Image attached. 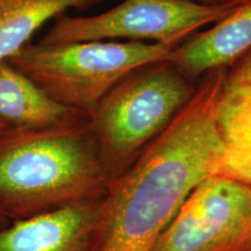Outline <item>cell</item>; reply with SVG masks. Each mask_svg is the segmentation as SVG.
<instances>
[{
  "label": "cell",
  "mask_w": 251,
  "mask_h": 251,
  "mask_svg": "<svg viewBox=\"0 0 251 251\" xmlns=\"http://www.w3.org/2000/svg\"><path fill=\"white\" fill-rule=\"evenodd\" d=\"M227 68L199 78L193 98L100 200L90 251H151L192 191L221 172L216 102Z\"/></svg>",
  "instance_id": "1"
},
{
  "label": "cell",
  "mask_w": 251,
  "mask_h": 251,
  "mask_svg": "<svg viewBox=\"0 0 251 251\" xmlns=\"http://www.w3.org/2000/svg\"><path fill=\"white\" fill-rule=\"evenodd\" d=\"M90 127L0 130V214L8 222L100 201L111 184Z\"/></svg>",
  "instance_id": "2"
},
{
  "label": "cell",
  "mask_w": 251,
  "mask_h": 251,
  "mask_svg": "<svg viewBox=\"0 0 251 251\" xmlns=\"http://www.w3.org/2000/svg\"><path fill=\"white\" fill-rule=\"evenodd\" d=\"M198 81L174 62H157L134 71L103 97L90 117V127L112 180L183 111Z\"/></svg>",
  "instance_id": "3"
},
{
  "label": "cell",
  "mask_w": 251,
  "mask_h": 251,
  "mask_svg": "<svg viewBox=\"0 0 251 251\" xmlns=\"http://www.w3.org/2000/svg\"><path fill=\"white\" fill-rule=\"evenodd\" d=\"M181 42L89 41L46 46L28 43L8 61L50 98L90 117L103 97L134 71L174 61Z\"/></svg>",
  "instance_id": "4"
},
{
  "label": "cell",
  "mask_w": 251,
  "mask_h": 251,
  "mask_svg": "<svg viewBox=\"0 0 251 251\" xmlns=\"http://www.w3.org/2000/svg\"><path fill=\"white\" fill-rule=\"evenodd\" d=\"M243 2L202 5L186 0H125L93 17L61 15L39 43L56 46L107 39L184 42L199 28L227 18Z\"/></svg>",
  "instance_id": "5"
},
{
  "label": "cell",
  "mask_w": 251,
  "mask_h": 251,
  "mask_svg": "<svg viewBox=\"0 0 251 251\" xmlns=\"http://www.w3.org/2000/svg\"><path fill=\"white\" fill-rule=\"evenodd\" d=\"M151 251H251V185L225 174L206 178Z\"/></svg>",
  "instance_id": "6"
},
{
  "label": "cell",
  "mask_w": 251,
  "mask_h": 251,
  "mask_svg": "<svg viewBox=\"0 0 251 251\" xmlns=\"http://www.w3.org/2000/svg\"><path fill=\"white\" fill-rule=\"evenodd\" d=\"M216 126L224 148L220 174L251 185V49L226 69Z\"/></svg>",
  "instance_id": "7"
},
{
  "label": "cell",
  "mask_w": 251,
  "mask_h": 251,
  "mask_svg": "<svg viewBox=\"0 0 251 251\" xmlns=\"http://www.w3.org/2000/svg\"><path fill=\"white\" fill-rule=\"evenodd\" d=\"M99 202L9 222L0 228V251H90Z\"/></svg>",
  "instance_id": "8"
},
{
  "label": "cell",
  "mask_w": 251,
  "mask_h": 251,
  "mask_svg": "<svg viewBox=\"0 0 251 251\" xmlns=\"http://www.w3.org/2000/svg\"><path fill=\"white\" fill-rule=\"evenodd\" d=\"M90 115L62 105L8 61L0 62V122L9 129H46L80 124Z\"/></svg>",
  "instance_id": "9"
},
{
  "label": "cell",
  "mask_w": 251,
  "mask_h": 251,
  "mask_svg": "<svg viewBox=\"0 0 251 251\" xmlns=\"http://www.w3.org/2000/svg\"><path fill=\"white\" fill-rule=\"evenodd\" d=\"M251 49V0L202 33L193 34L176 49L174 62L193 78L227 68Z\"/></svg>",
  "instance_id": "10"
},
{
  "label": "cell",
  "mask_w": 251,
  "mask_h": 251,
  "mask_svg": "<svg viewBox=\"0 0 251 251\" xmlns=\"http://www.w3.org/2000/svg\"><path fill=\"white\" fill-rule=\"evenodd\" d=\"M105 0H2L0 17V62L25 46L50 19L68 9H85Z\"/></svg>",
  "instance_id": "11"
},
{
  "label": "cell",
  "mask_w": 251,
  "mask_h": 251,
  "mask_svg": "<svg viewBox=\"0 0 251 251\" xmlns=\"http://www.w3.org/2000/svg\"><path fill=\"white\" fill-rule=\"evenodd\" d=\"M186 1L198 2L202 5H225L231 4V2H243L246 0H186Z\"/></svg>",
  "instance_id": "12"
},
{
  "label": "cell",
  "mask_w": 251,
  "mask_h": 251,
  "mask_svg": "<svg viewBox=\"0 0 251 251\" xmlns=\"http://www.w3.org/2000/svg\"><path fill=\"white\" fill-rule=\"evenodd\" d=\"M8 224H9V222L7 221V219H6L2 214H0V228L5 227V226H7Z\"/></svg>",
  "instance_id": "13"
},
{
  "label": "cell",
  "mask_w": 251,
  "mask_h": 251,
  "mask_svg": "<svg viewBox=\"0 0 251 251\" xmlns=\"http://www.w3.org/2000/svg\"><path fill=\"white\" fill-rule=\"evenodd\" d=\"M1 7H2V0H0V17H1Z\"/></svg>",
  "instance_id": "14"
},
{
  "label": "cell",
  "mask_w": 251,
  "mask_h": 251,
  "mask_svg": "<svg viewBox=\"0 0 251 251\" xmlns=\"http://www.w3.org/2000/svg\"><path fill=\"white\" fill-rule=\"evenodd\" d=\"M5 128H6V127H5V126H4V125H2V124H1V122H0V130L5 129Z\"/></svg>",
  "instance_id": "15"
}]
</instances>
